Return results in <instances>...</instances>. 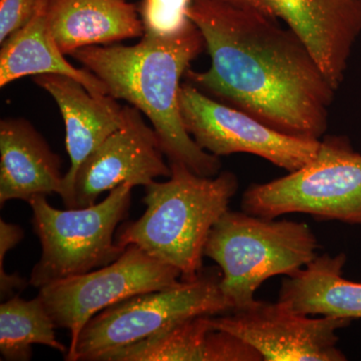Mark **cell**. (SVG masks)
I'll return each instance as SVG.
<instances>
[{
    "label": "cell",
    "mask_w": 361,
    "mask_h": 361,
    "mask_svg": "<svg viewBox=\"0 0 361 361\" xmlns=\"http://www.w3.org/2000/svg\"><path fill=\"white\" fill-rule=\"evenodd\" d=\"M204 49L203 35L192 23L172 37L144 35L130 47H87L70 56L104 82L109 96L127 102L149 118L169 163L215 177L222 168L219 157L204 151L188 134L179 106L182 78Z\"/></svg>",
    "instance_id": "2"
},
{
    "label": "cell",
    "mask_w": 361,
    "mask_h": 361,
    "mask_svg": "<svg viewBox=\"0 0 361 361\" xmlns=\"http://www.w3.org/2000/svg\"><path fill=\"white\" fill-rule=\"evenodd\" d=\"M39 0H0V44L27 25Z\"/></svg>",
    "instance_id": "21"
},
{
    "label": "cell",
    "mask_w": 361,
    "mask_h": 361,
    "mask_svg": "<svg viewBox=\"0 0 361 361\" xmlns=\"http://www.w3.org/2000/svg\"><path fill=\"white\" fill-rule=\"evenodd\" d=\"M23 237L25 232L20 226L0 219V275L6 273L4 267L6 254L18 245Z\"/></svg>",
    "instance_id": "22"
},
{
    "label": "cell",
    "mask_w": 361,
    "mask_h": 361,
    "mask_svg": "<svg viewBox=\"0 0 361 361\" xmlns=\"http://www.w3.org/2000/svg\"><path fill=\"white\" fill-rule=\"evenodd\" d=\"M122 127L109 135L78 169L71 209L96 204L99 195L130 183L148 186L156 178L171 176L153 127L135 106H123Z\"/></svg>",
    "instance_id": "11"
},
{
    "label": "cell",
    "mask_w": 361,
    "mask_h": 361,
    "mask_svg": "<svg viewBox=\"0 0 361 361\" xmlns=\"http://www.w3.org/2000/svg\"><path fill=\"white\" fill-rule=\"evenodd\" d=\"M318 240L305 223L228 210L213 226L204 255L222 271L220 289L230 312L257 302L263 282L292 276L317 256Z\"/></svg>",
    "instance_id": "4"
},
{
    "label": "cell",
    "mask_w": 361,
    "mask_h": 361,
    "mask_svg": "<svg viewBox=\"0 0 361 361\" xmlns=\"http://www.w3.org/2000/svg\"><path fill=\"white\" fill-rule=\"evenodd\" d=\"M134 185L123 183L99 204L59 210L35 196L27 202L32 225L42 243V257L28 284L37 288L85 274L113 263L126 248L114 242L116 227L129 213Z\"/></svg>",
    "instance_id": "5"
},
{
    "label": "cell",
    "mask_w": 361,
    "mask_h": 361,
    "mask_svg": "<svg viewBox=\"0 0 361 361\" xmlns=\"http://www.w3.org/2000/svg\"><path fill=\"white\" fill-rule=\"evenodd\" d=\"M188 16L211 59L208 70L186 71L188 82L284 134L322 140L337 90L295 32L222 0H194Z\"/></svg>",
    "instance_id": "1"
},
{
    "label": "cell",
    "mask_w": 361,
    "mask_h": 361,
    "mask_svg": "<svg viewBox=\"0 0 361 361\" xmlns=\"http://www.w3.org/2000/svg\"><path fill=\"white\" fill-rule=\"evenodd\" d=\"M214 326L239 337L265 361H344L336 331L350 324L344 318H313L281 303L257 300L250 307L215 317Z\"/></svg>",
    "instance_id": "10"
},
{
    "label": "cell",
    "mask_w": 361,
    "mask_h": 361,
    "mask_svg": "<svg viewBox=\"0 0 361 361\" xmlns=\"http://www.w3.org/2000/svg\"><path fill=\"white\" fill-rule=\"evenodd\" d=\"M344 253L316 256L284 278L277 302L302 315L361 319V283L343 277Z\"/></svg>",
    "instance_id": "18"
},
{
    "label": "cell",
    "mask_w": 361,
    "mask_h": 361,
    "mask_svg": "<svg viewBox=\"0 0 361 361\" xmlns=\"http://www.w3.org/2000/svg\"><path fill=\"white\" fill-rule=\"evenodd\" d=\"M219 274L140 294L114 304L85 324L71 361H103L104 356L200 315L230 312Z\"/></svg>",
    "instance_id": "7"
},
{
    "label": "cell",
    "mask_w": 361,
    "mask_h": 361,
    "mask_svg": "<svg viewBox=\"0 0 361 361\" xmlns=\"http://www.w3.org/2000/svg\"><path fill=\"white\" fill-rule=\"evenodd\" d=\"M47 18L65 56L145 35L137 6L127 0H47Z\"/></svg>",
    "instance_id": "15"
},
{
    "label": "cell",
    "mask_w": 361,
    "mask_h": 361,
    "mask_svg": "<svg viewBox=\"0 0 361 361\" xmlns=\"http://www.w3.org/2000/svg\"><path fill=\"white\" fill-rule=\"evenodd\" d=\"M169 164V180H154L145 187L144 215L123 226L116 242L123 248L140 247L152 257L179 270L182 281H194L203 272L209 234L229 210L239 180L229 171L203 177L184 164Z\"/></svg>",
    "instance_id": "3"
},
{
    "label": "cell",
    "mask_w": 361,
    "mask_h": 361,
    "mask_svg": "<svg viewBox=\"0 0 361 361\" xmlns=\"http://www.w3.org/2000/svg\"><path fill=\"white\" fill-rule=\"evenodd\" d=\"M213 315H200L114 351L103 361H261L262 356L229 332L216 329Z\"/></svg>",
    "instance_id": "16"
},
{
    "label": "cell",
    "mask_w": 361,
    "mask_h": 361,
    "mask_svg": "<svg viewBox=\"0 0 361 361\" xmlns=\"http://www.w3.org/2000/svg\"><path fill=\"white\" fill-rule=\"evenodd\" d=\"M47 0H39L37 11L27 25L11 35L0 49V87L25 77L59 75L80 82L94 97L104 96V82L87 68L68 63L47 25Z\"/></svg>",
    "instance_id": "17"
},
{
    "label": "cell",
    "mask_w": 361,
    "mask_h": 361,
    "mask_svg": "<svg viewBox=\"0 0 361 361\" xmlns=\"http://www.w3.org/2000/svg\"><path fill=\"white\" fill-rule=\"evenodd\" d=\"M65 174L61 159L23 118L0 122V205L28 202L35 196L61 195Z\"/></svg>",
    "instance_id": "14"
},
{
    "label": "cell",
    "mask_w": 361,
    "mask_h": 361,
    "mask_svg": "<svg viewBox=\"0 0 361 361\" xmlns=\"http://www.w3.org/2000/svg\"><path fill=\"white\" fill-rule=\"evenodd\" d=\"M32 80L56 101L65 122L71 165L59 196L71 209L78 169L109 135L122 127L123 106L109 94L92 96L80 82L66 75H39Z\"/></svg>",
    "instance_id": "13"
},
{
    "label": "cell",
    "mask_w": 361,
    "mask_h": 361,
    "mask_svg": "<svg viewBox=\"0 0 361 361\" xmlns=\"http://www.w3.org/2000/svg\"><path fill=\"white\" fill-rule=\"evenodd\" d=\"M242 210L276 219L301 213L318 221L361 226V154L344 137H325L314 158L279 179L252 184Z\"/></svg>",
    "instance_id": "6"
},
{
    "label": "cell",
    "mask_w": 361,
    "mask_h": 361,
    "mask_svg": "<svg viewBox=\"0 0 361 361\" xmlns=\"http://www.w3.org/2000/svg\"><path fill=\"white\" fill-rule=\"evenodd\" d=\"M180 282L179 270L140 247L130 245L111 264L45 285L39 288V296L56 329L70 331L65 357L71 361L80 332L97 313L130 297L170 288Z\"/></svg>",
    "instance_id": "8"
},
{
    "label": "cell",
    "mask_w": 361,
    "mask_h": 361,
    "mask_svg": "<svg viewBox=\"0 0 361 361\" xmlns=\"http://www.w3.org/2000/svg\"><path fill=\"white\" fill-rule=\"evenodd\" d=\"M250 7L278 20L307 45L331 85L343 82L361 35V0H222Z\"/></svg>",
    "instance_id": "12"
},
{
    "label": "cell",
    "mask_w": 361,
    "mask_h": 361,
    "mask_svg": "<svg viewBox=\"0 0 361 361\" xmlns=\"http://www.w3.org/2000/svg\"><path fill=\"white\" fill-rule=\"evenodd\" d=\"M54 320L37 295L30 300L16 295L0 305V353L6 360H32L33 344L61 353L68 348L56 339Z\"/></svg>",
    "instance_id": "19"
},
{
    "label": "cell",
    "mask_w": 361,
    "mask_h": 361,
    "mask_svg": "<svg viewBox=\"0 0 361 361\" xmlns=\"http://www.w3.org/2000/svg\"><path fill=\"white\" fill-rule=\"evenodd\" d=\"M194 0H142L137 11L145 35L167 37L186 30L193 21L188 16Z\"/></svg>",
    "instance_id": "20"
},
{
    "label": "cell",
    "mask_w": 361,
    "mask_h": 361,
    "mask_svg": "<svg viewBox=\"0 0 361 361\" xmlns=\"http://www.w3.org/2000/svg\"><path fill=\"white\" fill-rule=\"evenodd\" d=\"M180 118L188 134L216 157L247 153L294 172L312 160L320 141L273 129L245 111L207 96L185 80L179 94Z\"/></svg>",
    "instance_id": "9"
}]
</instances>
